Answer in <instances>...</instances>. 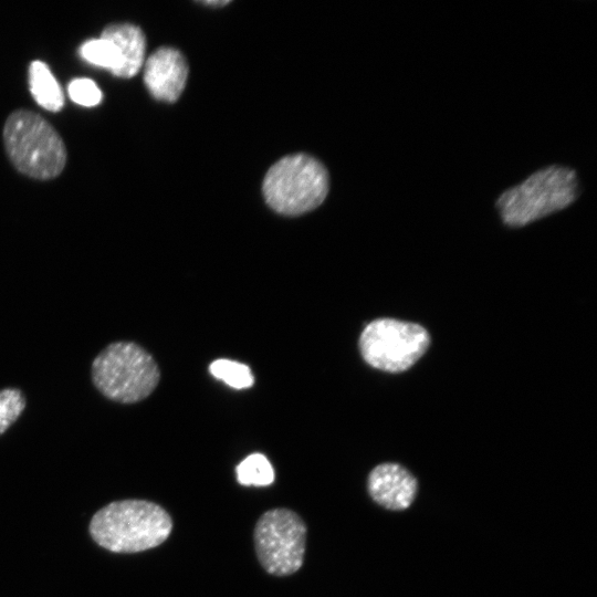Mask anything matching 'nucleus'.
<instances>
[{
  "instance_id": "f257e3e1",
  "label": "nucleus",
  "mask_w": 597,
  "mask_h": 597,
  "mask_svg": "<svg viewBox=\"0 0 597 597\" xmlns=\"http://www.w3.org/2000/svg\"><path fill=\"white\" fill-rule=\"evenodd\" d=\"M172 520L160 505L146 500H124L107 504L90 524L93 540L114 553H138L164 543Z\"/></svg>"
},
{
  "instance_id": "f03ea898",
  "label": "nucleus",
  "mask_w": 597,
  "mask_h": 597,
  "mask_svg": "<svg viewBox=\"0 0 597 597\" xmlns=\"http://www.w3.org/2000/svg\"><path fill=\"white\" fill-rule=\"evenodd\" d=\"M579 192V181L574 169L549 166L505 190L495 206L503 223L516 228L568 207L578 198Z\"/></svg>"
},
{
  "instance_id": "7ed1b4c3",
  "label": "nucleus",
  "mask_w": 597,
  "mask_h": 597,
  "mask_svg": "<svg viewBox=\"0 0 597 597\" xmlns=\"http://www.w3.org/2000/svg\"><path fill=\"white\" fill-rule=\"evenodd\" d=\"M3 142L14 167L31 178H55L65 166L66 149L61 136L34 112L11 113L3 127Z\"/></svg>"
},
{
  "instance_id": "20e7f679",
  "label": "nucleus",
  "mask_w": 597,
  "mask_h": 597,
  "mask_svg": "<svg viewBox=\"0 0 597 597\" xmlns=\"http://www.w3.org/2000/svg\"><path fill=\"white\" fill-rule=\"evenodd\" d=\"M160 371L153 356L133 342H115L102 349L92 363V380L106 398L135 404L157 387Z\"/></svg>"
},
{
  "instance_id": "39448f33",
  "label": "nucleus",
  "mask_w": 597,
  "mask_h": 597,
  "mask_svg": "<svg viewBox=\"0 0 597 597\" xmlns=\"http://www.w3.org/2000/svg\"><path fill=\"white\" fill-rule=\"evenodd\" d=\"M329 189L328 172L316 158L298 153L279 159L266 171L262 192L268 206L284 216L316 209Z\"/></svg>"
},
{
  "instance_id": "423d86ee",
  "label": "nucleus",
  "mask_w": 597,
  "mask_h": 597,
  "mask_svg": "<svg viewBox=\"0 0 597 597\" xmlns=\"http://www.w3.org/2000/svg\"><path fill=\"white\" fill-rule=\"evenodd\" d=\"M253 541L261 566L271 575H292L303 565L306 525L290 509L275 507L264 512L255 523Z\"/></svg>"
},
{
  "instance_id": "0eeeda50",
  "label": "nucleus",
  "mask_w": 597,
  "mask_h": 597,
  "mask_svg": "<svg viewBox=\"0 0 597 597\" xmlns=\"http://www.w3.org/2000/svg\"><path fill=\"white\" fill-rule=\"evenodd\" d=\"M429 344V334L422 326L395 318L370 322L359 337L364 360L388 373L410 368L426 353Z\"/></svg>"
},
{
  "instance_id": "6e6552de",
  "label": "nucleus",
  "mask_w": 597,
  "mask_h": 597,
  "mask_svg": "<svg viewBox=\"0 0 597 597\" xmlns=\"http://www.w3.org/2000/svg\"><path fill=\"white\" fill-rule=\"evenodd\" d=\"M188 72L187 61L180 51L161 46L144 63V83L155 100L174 103L186 86Z\"/></svg>"
},
{
  "instance_id": "1a4fd4ad",
  "label": "nucleus",
  "mask_w": 597,
  "mask_h": 597,
  "mask_svg": "<svg viewBox=\"0 0 597 597\" xmlns=\"http://www.w3.org/2000/svg\"><path fill=\"white\" fill-rule=\"evenodd\" d=\"M418 490L417 478L406 467L396 462L380 463L373 468L367 476L370 499L389 511L409 509Z\"/></svg>"
},
{
  "instance_id": "9d476101",
  "label": "nucleus",
  "mask_w": 597,
  "mask_h": 597,
  "mask_svg": "<svg viewBox=\"0 0 597 597\" xmlns=\"http://www.w3.org/2000/svg\"><path fill=\"white\" fill-rule=\"evenodd\" d=\"M101 38L113 42L119 53L122 67L118 77L136 75L145 63L146 39L142 29L132 23H112L104 28Z\"/></svg>"
},
{
  "instance_id": "9b49d317",
  "label": "nucleus",
  "mask_w": 597,
  "mask_h": 597,
  "mask_svg": "<svg viewBox=\"0 0 597 597\" xmlns=\"http://www.w3.org/2000/svg\"><path fill=\"white\" fill-rule=\"evenodd\" d=\"M30 92L35 102L51 112H59L64 105V94L49 66L42 61H33L29 69Z\"/></svg>"
},
{
  "instance_id": "f8f14e48",
  "label": "nucleus",
  "mask_w": 597,
  "mask_h": 597,
  "mask_svg": "<svg viewBox=\"0 0 597 597\" xmlns=\"http://www.w3.org/2000/svg\"><path fill=\"white\" fill-rule=\"evenodd\" d=\"M81 56L88 63L107 69L115 76L119 75L122 61L116 45L107 39H92L80 48Z\"/></svg>"
},
{
  "instance_id": "ddd939ff",
  "label": "nucleus",
  "mask_w": 597,
  "mask_h": 597,
  "mask_svg": "<svg viewBox=\"0 0 597 597\" xmlns=\"http://www.w3.org/2000/svg\"><path fill=\"white\" fill-rule=\"evenodd\" d=\"M237 481L245 486H268L274 481V470L262 453H252L235 468Z\"/></svg>"
},
{
  "instance_id": "4468645a",
  "label": "nucleus",
  "mask_w": 597,
  "mask_h": 597,
  "mask_svg": "<svg viewBox=\"0 0 597 597\" xmlns=\"http://www.w3.org/2000/svg\"><path fill=\"white\" fill-rule=\"evenodd\" d=\"M210 374L234 389H245L254 378L249 366L231 359H217L209 366Z\"/></svg>"
},
{
  "instance_id": "2eb2a0df",
  "label": "nucleus",
  "mask_w": 597,
  "mask_h": 597,
  "mask_svg": "<svg viewBox=\"0 0 597 597\" xmlns=\"http://www.w3.org/2000/svg\"><path fill=\"white\" fill-rule=\"evenodd\" d=\"M25 404V397L20 389L4 388L0 390V434L17 421L23 412Z\"/></svg>"
},
{
  "instance_id": "dca6fc26",
  "label": "nucleus",
  "mask_w": 597,
  "mask_h": 597,
  "mask_svg": "<svg viewBox=\"0 0 597 597\" xmlns=\"http://www.w3.org/2000/svg\"><path fill=\"white\" fill-rule=\"evenodd\" d=\"M71 100L82 106L91 107L101 103L102 92L94 81L80 77L71 81L67 87Z\"/></svg>"
},
{
  "instance_id": "f3484780",
  "label": "nucleus",
  "mask_w": 597,
  "mask_h": 597,
  "mask_svg": "<svg viewBox=\"0 0 597 597\" xmlns=\"http://www.w3.org/2000/svg\"><path fill=\"white\" fill-rule=\"evenodd\" d=\"M201 3L206 6L223 7L230 3V1H202Z\"/></svg>"
}]
</instances>
